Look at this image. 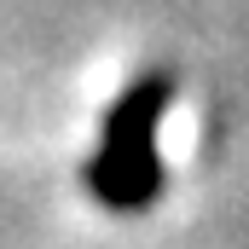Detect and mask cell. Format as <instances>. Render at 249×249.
Instances as JSON below:
<instances>
[{
	"label": "cell",
	"instance_id": "1",
	"mask_svg": "<svg viewBox=\"0 0 249 249\" xmlns=\"http://www.w3.org/2000/svg\"><path fill=\"white\" fill-rule=\"evenodd\" d=\"M180 81L168 70H145L139 81H127L116 93V105L105 110V127H99V151L87 157V191L105 203V209H145L157 203L162 191V157H157V127L168 116Z\"/></svg>",
	"mask_w": 249,
	"mask_h": 249
}]
</instances>
